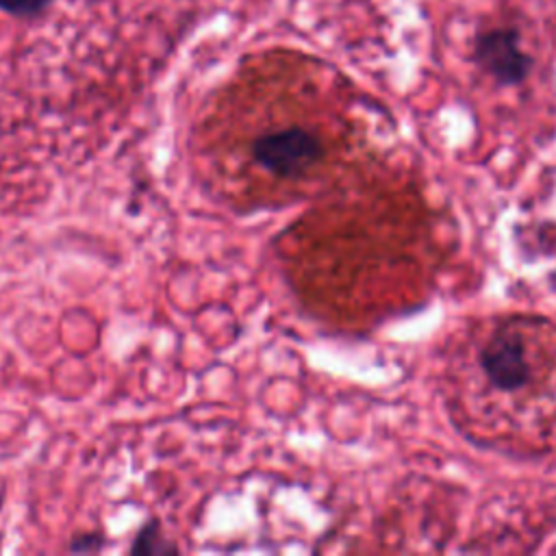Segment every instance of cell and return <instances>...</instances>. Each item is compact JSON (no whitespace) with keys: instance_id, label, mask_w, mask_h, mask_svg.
Instances as JSON below:
<instances>
[{"instance_id":"6","label":"cell","mask_w":556,"mask_h":556,"mask_svg":"<svg viewBox=\"0 0 556 556\" xmlns=\"http://www.w3.org/2000/svg\"><path fill=\"white\" fill-rule=\"evenodd\" d=\"M102 547H104V534L102 532H83V534L72 539L67 549L78 552V554H96Z\"/></svg>"},{"instance_id":"4","label":"cell","mask_w":556,"mask_h":556,"mask_svg":"<svg viewBox=\"0 0 556 556\" xmlns=\"http://www.w3.org/2000/svg\"><path fill=\"white\" fill-rule=\"evenodd\" d=\"M130 554H167V552H178L176 545H169L165 539H163V532H161V523L159 519H150L141 526V530L135 534L132 539V545L128 549Z\"/></svg>"},{"instance_id":"3","label":"cell","mask_w":556,"mask_h":556,"mask_svg":"<svg viewBox=\"0 0 556 556\" xmlns=\"http://www.w3.org/2000/svg\"><path fill=\"white\" fill-rule=\"evenodd\" d=\"M473 61L500 85H519L534 67V59L519 48L517 28L480 33L473 46Z\"/></svg>"},{"instance_id":"5","label":"cell","mask_w":556,"mask_h":556,"mask_svg":"<svg viewBox=\"0 0 556 556\" xmlns=\"http://www.w3.org/2000/svg\"><path fill=\"white\" fill-rule=\"evenodd\" d=\"M54 0H0V11L20 17V20H35L41 17Z\"/></svg>"},{"instance_id":"2","label":"cell","mask_w":556,"mask_h":556,"mask_svg":"<svg viewBox=\"0 0 556 556\" xmlns=\"http://www.w3.org/2000/svg\"><path fill=\"white\" fill-rule=\"evenodd\" d=\"M250 156L256 167L278 178H302L324 156L321 139L304 126H285L254 137Z\"/></svg>"},{"instance_id":"1","label":"cell","mask_w":556,"mask_h":556,"mask_svg":"<svg viewBox=\"0 0 556 556\" xmlns=\"http://www.w3.org/2000/svg\"><path fill=\"white\" fill-rule=\"evenodd\" d=\"M521 324L491 332L478 354V367L489 391L502 397H519L539 382V350Z\"/></svg>"}]
</instances>
